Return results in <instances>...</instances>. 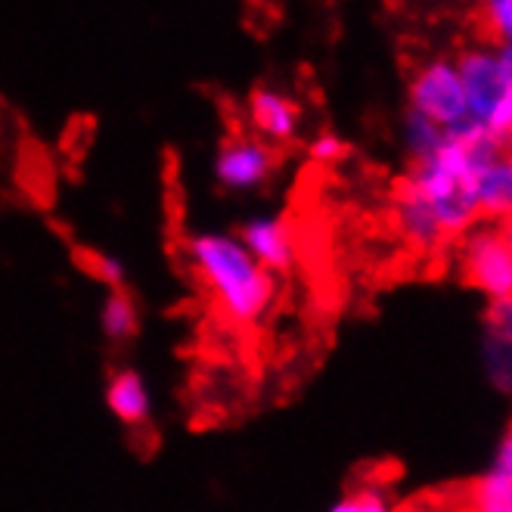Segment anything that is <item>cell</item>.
<instances>
[{
  "label": "cell",
  "instance_id": "obj_2",
  "mask_svg": "<svg viewBox=\"0 0 512 512\" xmlns=\"http://www.w3.org/2000/svg\"><path fill=\"white\" fill-rule=\"evenodd\" d=\"M469 122L494 143L512 140V44H469L454 56Z\"/></svg>",
  "mask_w": 512,
  "mask_h": 512
},
{
  "label": "cell",
  "instance_id": "obj_8",
  "mask_svg": "<svg viewBox=\"0 0 512 512\" xmlns=\"http://www.w3.org/2000/svg\"><path fill=\"white\" fill-rule=\"evenodd\" d=\"M469 512H512V429L506 426L494 454L472 485Z\"/></svg>",
  "mask_w": 512,
  "mask_h": 512
},
{
  "label": "cell",
  "instance_id": "obj_5",
  "mask_svg": "<svg viewBox=\"0 0 512 512\" xmlns=\"http://www.w3.org/2000/svg\"><path fill=\"white\" fill-rule=\"evenodd\" d=\"M280 156L274 146L258 140L252 131H230L221 137L215 159H212V177L218 190L224 193H255L270 177L277 174Z\"/></svg>",
  "mask_w": 512,
  "mask_h": 512
},
{
  "label": "cell",
  "instance_id": "obj_3",
  "mask_svg": "<svg viewBox=\"0 0 512 512\" xmlns=\"http://www.w3.org/2000/svg\"><path fill=\"white\" fill-rule=\"evenodd\" d=\"M460 277L488 301L512 298V236L509 224L478 221L460 236L457 249Z\"/></svg>",
  "mask_w": 512,
  "mask_h": 512
},
{
  "label": "cell",
  "instance_id": "obj_15",
  "mask_svg": "<svg viewBox=\"0 0 512 512\" xmlns=\"http://www.w3.org/2000/svg\"><path fill=\"white\" fill-rule=\"evenodd\" d=\"M351 153H354V146L336 131H320L314 140H308V159L320 168L342 165L345 159H351Z\"/></svg>",
  "mask_w": 512,
  "mask_h": 512
},
{
  "label": "cell",
  "instance_id": "obj_14",
  "mask_svg": "<svg viewBox=\"0 0 512 512\" xmlns=\"http://www.w3.org/2000/svg\"><path fill=\"white\" fill-rule=\"evenodd\" d=\"M329 512H398V506L382 488L364 485V488H354V491L342 494L333 506H329Z\"/></svg>",
  "mask_w": 512,
  "mask_h": 512
},
{
  "label": "cell",
  "instance_id": "obj_7",
  "mask_svg": "<svg viewBox=\"0 0 512 512\" xmlns=\"http://www.w3.org/2000/svg\"><path fill=\"white\" fill-rule=\"evenodd\" d=\"M249 125L267 146H289L301 131V106L277 87H255L249 94Z\"/></svg>",
  "mask_w": 512,
  "mask_h": 512
},
{
  "label": "cell",
  "instance_id": "obj_6",
  "mask_svg": "<svg viewBox=\"0 0 512 512\" xmlns=\"http://www.w3.org/2000/svg\"><path fill=\"white\" fill-rule=\"evenodd\" d=\"M236 239L270 277H289L298 261L295 227L286 215H255L239 224Z\"/></svg>",
  "mask_w": 512,
  "mask_h": 512
},
{
  "label": "cell",
  "instance_id": "obj_1",
  "mask_svg": "<svg viewBox=\"0 0 512 512\" xmlns=\"http://www.w3.org/2000/svg\"><path fill=\"white\" fill-rule=\"evenodd\" d=\"M184 252L196 280L205 286L227 326H258L277 301V280L258 267L236 233L199 230L184 239Z\"/></svg>",
  "mask_w": 512,
  "mask_h": 512
},
{
  "label": "cell",
  "instance_id": "obj_10",
  "mask_svg": "<svg viewBox=\"0 0 512 512\" xmlns=\"http://www.w3.org/2000/svg\"><path fill=\"white\" fill-rule=\"evenodd\" d=\"M481 360L494 388L509 395L512 388V298L488 301V333L481 342Z\"/></svg>",
  "mask_w": 512,
  "mask_h": 512
},
{
  "label": "cell",
  "instance_id": "obj_11",
  "mask_svg": "<svg viewBox=\"0 0 512 512\" xmlns=\"http://www.w3.org/2000/svg\"><path fill=\"white\" fill-rule=\"evenodd\" d=\"M475 205H478L481 221L509 224V212H512V162H509V156H500L478 171Z\"/></svg>",
  "mask_w": 512,
  "mask_h": 512
},
{
  "label": "cell",
  "instance_id": "obj_13",
  "mask_svg": "<svg viewBox=\"0 0 512 512\" xmlns=\"http://www.w3.org/2000/svg\"><path fill=\"white\" fill-rule=\"evenodd\" d=\"M401 140H404L407 159L410 162H423L438 149V143L444 140V131L435 128L432 122H426L423 115H416V112L407 109L404 118H401Z\"/></svg>",
  "mask_w": 512,
  "mask_h": 512
},
{
  "label": "cell",
  "instance_id": "obj_9",
  "mask_svg": "<svg viewBox=\"0 0 512 512\" xmlns=\"http://www.w3.org/2000/svg\"><path fill=\"white\" fill-rule=\"evenodd\" d=\"M106 407L125 429H143L153 423V395L140 370L122 367L106 382Z\"/></svg>",
  "mask_w": 512,
  "mask_h": 512
},
{
  "label": "cell",
  "instance_id": "obj_17",
  "mask_svg": "<svg viewBox=\"0 0 512 512\" xmlns=\"http://www.w3.org/2000/svg\"><path fill=\"white\" fill-rule=\"evenodd\" d=\"M481 22L491 44H512V0H488L481 7Z\"/></svg>",
  "mask_w": 512,
  "mask_h": 512
},
{
  "label": "cell",
  "instance_id": "obj_4",
  "mask_svg": "<svg viewBox=\"0 0 512 512\" xmlns=\"http://www.w3.org/2000/svg\"><path fill=\"white\" fill-rule=\"evenodd\" d=\"M407 109L423 115L426 122H432L444 134H454L472 125L454 56L438 53V56L423 59V63L413 69L407 81Z\"/></svg>",
  "mask_w": 512,
  "mask_h": 512
},
{
  "label": "cell",
  "instance_id": "obj_12",
  "mask_svg": "<svg viewBox=\"0 0 512 512\" xmlns=\"http://www.w3.org/2000/svg\"><path fill=\"white\" fill-rule=\"evenodd\" d=\"M100 329L109 342H131L137 336L140 311H137V301L131 298L128 289L106 295L103 308H100Z\"/></svg>",
  "mask_w": 512,
  "mask_h": 512
},
{
  "label": "cell",
  "instance_id": "obj_16",
  "mask_svg": "<svg viewBox=\"0 0 512 512\" xmlns=\"http://www.w3.org/2000/svg\"><path fill=\"white\" fill-rule=\"evenodd\" d=\"M90 274H94L109 292H122L128 289V267L118 255H109V252H90L87 255V264H84Z\"/></svg>",
  "mask_w": 512,
  "mask_h": 512
}]
</instances>
